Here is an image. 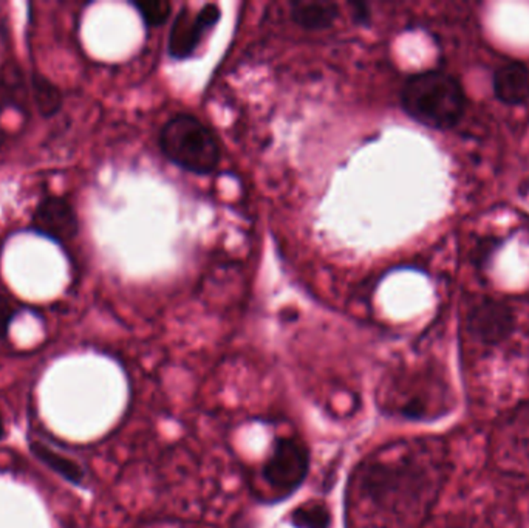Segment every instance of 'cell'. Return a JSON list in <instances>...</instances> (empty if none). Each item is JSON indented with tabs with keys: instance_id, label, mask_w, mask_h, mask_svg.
Here are the masks:
<instances>
[{
	"instance_id": "1",
	"label": "cell",
	"mask_w": 529,
	"mask_h": 528,
	"mask_svg": "<svg viewBox=\"0 0 529 528\" xmlns=\"http://www.w3.org/2000/svg\"><path fill=\"white\" fill-rule=\"evenodd\" d=\"M466 105V94L460 81L441 70L412 75L401 90V105L405 115L435 131L457 126Z\"/></svg>"
},
{
	"instance_id": "2",
	"label": "cell",
	"mask_w": 529,
	"mask_h": 528,
	"mask_svg": "<svg viewBox=\"0 0 529 528\" xmlns=\"http://www.w3.org/2000/svg\"><path fill=\"white\" fill-rule=\"evenodd\" d=\"M161 152L186 173L208 175L222 160L217 136L197 116L178 114L160 132Z\"/></svg>"
},
{
	"instance_id": "3",
	"label": "cell",
	"mask_w": 529,
	"mask_h": 528,
	"mask_svg": "<svg viewBox=\"0 0 529 528\" xmlns=\"http://www.w3.org/2000/svg\"><path fill=\"white\" fill-rule=\"evenodd\" d=\"M222 11L215 4L203 5L197 13L191 8L183 6L172 22L169 39H167V53L172 59L191 58L214 26L220 21Z\"/></svg>"
},
{
	"instance_id": "4",
	"label": "cell",
	"mask_w": 529,
	"mask_h": 528,
	"mask_svg": "<svg viewBox=\"0 0 529 528\" xmlns=\"http://www.w3.org/2000/svg\"><path fill=\"white\" fill-rule=\"evenodd\" d=\"M308 465L310 455L301 440L279 439L273 454L264 463V481L275 492L288 494L304 482Z\"/></svg>"
},
{
	"instance_id": "5",
	"label": "cell",
	"mask_w": 529,
	"mask_h": 528,
	"mask_svg": "<svg viewBox=\"0 0 529 528\" xmlns=\"http://www.w3.org/2000/svg\"><path fill=\"white\" fill-rule=\"evenodd\" d=\"M467 330L482 344H502L515 330V316L508 304L484 296L469 310Z\"/></svg>"
},
{
	"instance_id": "6",
	"label": "cell",
	"mask_w": 529,
	"mask_h": 528,
	"mask_svg": "<svg viewBox=\"0 0 529 528\" xmlns=\"http://www.w3.org/2000/svg\"><path fill=\"white\" fill-rule=\"evenodd\" d=\"M33 228L48 239L65 244L78 234V217L72 204L64 197L52 195L37 204L33 214Z\"/></svg>"
},
{
	"instance_id": "7",
	"label": "cell",
	"mask_w": 529,
	"mask_h": 528,
	"mask_svg": "<svg viewBox=\"0 0 529 528\" xmlns=\"http://www.w3.org/2000/svg\"><path fill=\"white\" fill-rule=\"evenodd\" d=\"M495 98L506 105L529 103V67L520 61H509L495 68L493 75Z\"/></svg>"
},
{
	"instance_id": "8",
	"label": "cell",
	"mask_w": 529,
	"mask_h": 528,
	"mask_svg": "<svg viewBox=\"0 0 529 528\" xmlns=\"http://www.w3.org/2000/svg\"><path fill=\"white\" fill-rule=\"evenodd\" d=\"M290 10L293 21L310 32L327 30L339 17L334 2H291Z\"/></svg>"
},
{
	"instance_id": "9",
	"label": "cell",
	"mask_w": 529,
	"mask_h": 528,
	"mask_svg": "<svg viewBox=\"0 0 529 528\" xmlns=\"http://www.w3.org/2000/svg\"><path fill=\"white\" fill-rule=\"evenodd\" d=\"M30 450L37 461H41L44 465L48 466L50 470L55 471L56 474L64 477L65 481L70 482L73 485H83L85 479L83 466L78 462L73 461L67 455L61 454L57 451L50 448L48 444L42 443L39 440L30 443Z\"/></svg>"
},
{
	"instance_id": "10",
	"label": "cell",
	"mask_w": 529,
	"mask_h": 528,
	"mask_svg": "<svg viewBox=\"0 0 529 528\" xmlns=\"http://www.w3.org/2000/svg\"><path fill=\"white\" fill-rule=\"evenodd\" d=\"M291 523L296 528H328L332 514L322 503H306L291 513Z\"/></svg>"
},
{
	"instance_id": "11",
	"label": "cell",
	"mask_w": 529,
	"mask_h": 528,
	"mask_svg": "<svg viewBox=\"0 0 529 528\" xmlns=\"http://www.w3.org/2000/svg\"><path fill=\"white\" fill-rule=\"evenodd\" d=\"M35 100L42 115H52L61 105V94L52 81L37 75L35 76Z\"/></svg>"
},
{
	"instance_id": "12",
	"label": "cell",
	"mask_w": 529,
	"mask_h": 528,
	"mask_svg": "<svg viewBox=\"0 0 529 528\" xmlns=\"http://www.w3.org/2000/svg\"><path fill=\"white\" fill-rule=\"evenodd\" d=\"M145 25L160 26L171 16L172 5L169 2H136L134 4Z\"/></svg>"
},
{
	"instance_id": "13",
	"label": "cell",
	"mask_w": 529,
	"mask_h": 528,
	"mask_svg": "<svg viewBox=\"0 0 529 528\" xmlns=\"http://www.w3.org/2000/svg\"><path fill=\"white\" fill-rule=\"evenodd\" d=\"M15 314H16V307L13 305L11 299L0 294V340H4L8 334Z\"/></svg>"
},
{
	"instance_id": "14",
	"label": "cell",
	"mask_w": 529,
	"mask_h": 528,
	"mask_svg": "<svg viewBox=\"0 0 529 528\" xmlns=\"http://www.w3.org/2000/svg\"><path fill=\"white\" fill-rule=\"evenodd\" d=\"M352 8L354 16H356V19H358L359 22H364V19L369 16L367 6L364 5V4H353Z\"/></svg>"
},
{
	"instance_id": "15",
	"label": "cell",
	"mask_w": 529,
	"mask_h": 528,
	"mask_svg": "<svg viewBox=\"0 0 529 528\" xmlns=\"http://www.w3.org/2000/svg\"><path fill=\"white\" fill-rule=\"evenodd\" d=\"M5 435V422H4V415L0 413V440L4 439Z\"/></svg>"
}]
</instances>
